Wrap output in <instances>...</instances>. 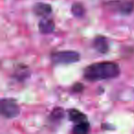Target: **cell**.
Listing matches in <instances>:
<instances>
[{
  "mask_svg": "<svg viewBox=\"0 0 134 134\" xmlns=\"http://www.w3.org/2000/svg\"><path fill=\"white\" fill-rule=\"evenodd\" d=\"M120 73V67L115 62H99L87 65L83 71V77L89 82H97L117 78Z\"/></svg>",
  "mask_w": 134,
  "mask_h": 134,
  "instance_id": "1",
  "label": "cell"
},
{
  "mask_svg": "<svg viewBox=\"0 0 134 134\" xmlns=\"http://www.w3.org/2000/svg\"><path fill=\"white\" fill-rule=\"evenodd\" d=\"M81 59V55L76 51H58L51 53V61L53 64H71L78 63Z\"/></svg>",
  "mask_w": 134,
  "mask_h": 134,
  "instance_id": "2",
  "label": "cell"
},
{
  "mask_svg": "<svg viewBox=\"0 0 134 134\" xmlns=\"http://www.w3.org/2000/svg\"><path fill=\"white\" fill-rule=\"evenodd\" d=\"M0 113L5 119H12L19 116L20 108H19L17 100H15L14 98H1Z\"/></svg>",
  "mask_w": 134,
  "mask_h": 134,
  "instance_id": "3",
  "label": "cell"
},
{
  "mask_svg": "<svg viewBox=\"0 0 134 134\" xmlns=\"http://www.w3.org/2000/svg\"><path fill=\"white\" fill-rule=\"evenodd\" d=\"M106 5L110 9L124 16L130 15L134 10V2L132 1H109Z\"/></svg>",
  "mask_w": 134,
  "mask_h": 134,
  "instance_id": "4",
  "label": "cell"
},
{
  "mask_svg": "<svg viewBox=\"0 0 134 134\" xmlns=\"http://www.w3.org/2000/svg\"><path fill=\"white\" fill-rule=\"evenodd\" d=\"M93 48L97 51V52L102 54H106L109 51V42L107 37L102 35L96 36L92 42Z\"/></svg>",
  "mask_w": 134,
  "mask_h": 134,
  "instance_id": "5",
  "label": "cell"
},
{
  "mask_svg": "<svg viewBox=\"0 0 134 134\" xmlns=\"http://www.w3.org/2000/svg\"><path fill=\"white\" fill-rule=\"evenodd\" d=\"M38 29L39 31L41 34H51L55 30V22L52 19H50L48 17L42 18L41 20L39 21L38 24Z\"/></svg>",
  "mask_w": 134,
  "mask_h": 134,
  "instance_id": "6",
  "label": "cell"
},
{
  "mask_svg": "<svg viewBox=\"0 0 134 134\" xmlns=\"http://www.w3.org/2000/svg\"><path fill=\"white\" fill-rule=\"evenodd\" d=\"M32 11H33L34 15L37 16V17H49L52 13V7L50 4H47V3L39 2L36 3L33 6Z\"/></svg>",
  "mask_w": 134,
  "mask_h": 134,
  "instance_id": "7",
  "label": "cell"
},
{
  "mask_svg": "<svg viewBox=\"0 0 134 134\" xmlns=\"http://www.w3.org/2000/svg\"><path fill=\"white\" fill-rule=\"evenodd\" d=\"M30 76V68L24 64H19L18 67H16L15 73H14V77L16 80L19 82H23L27 78Z\"/></svg>",
  "mask_w": 134,
  "mask_h": 134,
  "instance_id": "8",
  "label": "cell"
},
{
  "mask_svg": "<svg viewBox=\"0 0 134 134\" xmlns=\"http://www.w3.org/2000/svg\"><path fill=\"white\" fill-rule=\"evenodd\" d=\"M68 118H69L70 121L75 123V124L82 122V121H86L87 119L86 114L76 108H71L68 110Z\"/></svg>",
  "mask_w": 134,
  "mask_h": 134,
  "instance_id": "9",
  "label": "cell"
},
{
  "mask_svg": "<svg viewBox=\"0 0 134 134\" xmlns=\"http://www.w3.org/2000/svg\"><path fill=\"white\" fill-rule=\"evenodd\" d=\"M86 8L80 2H75L71 7V13L75 18H83L86 15Z\"/></svg>",
  "mask_w": 134,
  "mask_h": 134,
  "instance_id": "10",
  "label": "cell"
},
{
  "mask_svg": "<svg viewBox=\"0 0 134 134\" xmlns=\"http://www.w3.org/2000/svg\"><path fill=\"white\" fill-rule=\"evenodd\" d=\"M91 130L90 127V123L88 121H82L80 123H76L75 125V127L73 128L72 131L75 134H86L88 133Z\"/></svg>",
  "mask_w": 134,
  "mask_h": 134,
  "instance_id": "11",
  "label": "cell"
},
{
  "mask_svg": "<svg viewBox=\"0 0 134 134\" xmlns=\"http://www.w3.org/2000/svg\"><path fill=\"white\" fill-rule=\"evenodd\" d=\"M64 118V110L62 108H54L50 114V119L52 122H59Z\"/></svg>",
  "mask_w": 134,
  "mask_h": 134,
  "instance_id": "12",
  "label": "cell"
},
{
  "mask_svg": "<svg viewBox=\"0 0 134 134\" xmlns=\"http://www.w3.org/2000/svg\"><path fill=\"white\" fill-rule=\"evenodd\" d=\"M85 89V86L82 83H75L72 87V90L74 91V93H81Z\"/></svg>",
  "mask_w": 134,
  "mask_h": 134,
  "instance_id": "13",
  "label": "cell"
}]
</instances>
